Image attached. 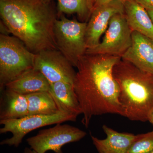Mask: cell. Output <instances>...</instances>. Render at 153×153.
Wrapping results in <instances>:
<instances>
[{
	"label": "cell",
	"instance_id": "44dd1931",
	"mask_svg": "<svg viewBox=\"0 0 153 153\" xmlns=\"http://www.w3.org/2000/svg\"><path fill=\"white\" fill-rule=\"evenodd\" d=\"M114 1V0H95V3H94V5L93 7V9L96 7L104 4L109 2L111 1Z\"/></svg>",
	"mask_w": 153,
	"mask_h": 153
},
{
	"label": "cell",
	"instance_id": "484cf974",
	"mask_svg": "<svg viewBox=\"0 0 153 153\" xmlns=\"http://www.w3.org/2000/svg\"><path fill=\"white\" fill-rule=\"evenodd\" d=\"M152 153H153V152H152Z\"/></svg>",
	"mask_w": 153,
	"mask_h": 153
},
{
	"label": "cell",
	"instance_id": "5b68a950",
	"mask_svg": "<svg viewBox=\"0 0 153 153\" xmlns=\"http://www.w3.org/2000/svg\"><path fill=\"white\" fill-rule=\"evenodd\" d=\"M87 23L69 20L64 16L55 22L54 33L58 50L74 67L87 50L85 41Z\"/></svg>",
	"mask_w": 153,
	"mask_h": 153
},
{
	"label": "cell",
	"instance_id": "9a60e30c",
	"mask_svg": "<svg viewBox=\"0 0 153 153\" xmlns=\"http://www.w3.org/2000/svg\"><path fill=\"white\" fill-rule=\"evenodd\" d=\"M49 92L60 112L77 117L82 114L73 84L64 81H58L50 85Z\"/></svg>",
	"mask_w": 153,
	"mask_h": 153
},
{
	"label": "cell",
	"instance_id": "d4e9b609",
	"mask_svg": "<svg viewBox=\"0 0 153 153\" xmlns=\"http://www.w3.org/2000/svg\"><path fill=\"white\" fill-rule=\"evenodd\" d=\"M153 22V10H146Z\"/></svg>",
	"mask_w": 153,
	"mask_h": 153
},
{
	"label": "cell",
	"instance_id": "2e32d148",
	"mask_svg": "<svg viewBox=\"0 0 153 153\" xmlns=\"http://www.w3.org/2000/svg\"><path fill=\"white\" fill-rule=\"evenodd\" d=\"M27 115L28 104L26 95L7 88L2 91L0 120L16 119Z\"/></svg>",
	"mask_w": 153,
	"mask_h": 153
},
{
	"label": "cell",
	"instance_id": "4316f807",
	"mask_svg": "<svg viewBox=\"0 0 153 153\" xmlns=\"http://www.w3.org/2000/svg\"><path fill=\"white\" fill-rule=\"evenodd\" d=\"M85 1H86V0H85Z\"/></svg>",
	"mask_w": 153,
	"mask_h": 153
},
{
	"label": "cell",
	"instance_id": "ba28073f",
	"mask_svg": "<svg viewBox=\"0 0 153 153\" xmlns=\"http://www.w3.org/2000/svg\"><path fill=\"white\" fill-rule=\"evenodd\" d=\"M132 31L124 13H118L110 19L102 41L88 49L85 54L109 55L121 57L131 46Z\"/></svg>",
	"mask_w": 153,
	"mask_h": 153
},
{
	"label": "cell",
	"instance_id": "603a6c76",
	"mask_svg": "<svg viewBox=\"0 0 153 153\" xmlns=\"http://www.w3.org/2000/svg\"><path fill=\"white\" fill-rule=\"evenodd\" d=\"M38 153L36 151L33 150L31 148H26L24 150V153Z\"/></svg>",
	"mask_w": 153,
	"mask_h": 153
},
{
	"label": "cell",
	"instance_id": "7402d4cb",
	"mask_svg": "<svg viewBox=\"0 0 153 153\" xmlns=\"http://www.w3.org/2000/svg\"><path fill=\"white\" fill-rule=\"evenodd\" d=\"M86 3H87L88 7L91 11L92 12L93 10L94 5V3H95V0H86Z\"/></svg>",
	"mask_w": 153,
	"mask_h": 153
},
{
	"label": "cell",
	"instance_id": "8992f818",
	"mask_svg": "<svg viewBox=\"0 0 153 153\" xmlns=\"http://www.w3.org/2000/svg\"><path fill=\"white\" fill-rule=\"evenodd\" d=\"M76 118L75 116L59 112L51 115H32L16 119L0 120V124L3 126L0 128V133L10 132L13 134L10 138L2 141L0 144L18 147L25 136L33 130L51 125L75 121Z\"/></svg>",
	"mask_w": 153,
	"mask_h": 153
},
{
	"label": "cell",
	"instance_id": "cb8c5ba5",
	"mask_svg": "<svg viewBox=\"0 0 153 153\" xmlns=\"http://www.w3.org/2000/svg\"><path fill=\"white\" fill-rule=\"evenodd\" d=\"M148 121L153 126V110L149 115L148 117Z\"/></svg>",
	"mask_w": 153,
	"mask_h": 153
},
{
	"label": "cell",
	"instance_id": "30bf717a",
	"mask_svg": "<svg viewBox=\"0 0 153 153\" xmlns=\"http://www.w3.org/2000/svg\"><path fill=\"white\" fill-rule=\"evenodd\" d=\"M118 13H124L123 0H114L93 9L85 32L87 49L100 43V38L108 27L110 19Z\"/></svg>",
	"mask_w": 153,
	"mask_h": 153
},
{
	"label": "cell",
	"instance_id": "8fae6325",
	"mask_svg": "<svg viewBox=\"0 0 153 153\" xmlns=\"http://www.w3.org/2000/svg\"><path fill=\"white\" fill-rule=\"evenodd\" d=\"M121 59L142 71L153 74V41L136 31H132L131 46Z\"/></svg>",
	"mask_w": 153,
	"mask_h": 153
},
{
	"label": "cell",
	"instance_id": "ac0fdd59",
	"mask_svg": "<svg viewBox=\"0 0 153 153\" xmlns=\"http://www.w3.org/2000/svg\"><path fill=\"white\" fill-rule=\"evenodd\" d=\"M61 12L68 14L76 13L81 19L90 16L91 12L85 0H57Z\"/></svg>",
	"mask_w": 153,
	"mask_h": 153
},
{
	"label": "cell",
	"instance_id": "5bb4252c",
	"mask_svg": "<svg viewBox=\"0 0 153 153\" xmlns=\"http://www.w3.org/2000/svg\"><path fill=\"white\" fill-rule=\"evenodd\" d=\"M124 14L132 31L153 41V22L147 11L134 0H123Z\"/></svg>",
	"mask_w": 153,
	"mask_h": 153
},
{
	"label": "cell",
	"instance_id": "277c9868",
	"mask_svg": "<svg viewBox=\"0 0 153 153\" xmlns=\"http://www.w3.org/2000/svg\"><path fill=\"white\" fill-rule=\"evenodd\" d=\"M36 54L15 36L0 35V89L25 71L34 68Z\"/></svg>",
	"mask_w": 153,
	"mask_h": 153
},
{
	"label": "cell",
	"instance_id": "7a4b0ae2",
	"mask_svg": "<svg viewBox=\"0 0 153 153\" xmlns=\"http://www.w3.org/2000/svg\"><path fill=\"white\" fill-rule=\"evenodd\" d=\"M46 0H0V15L9 33L35 54L57 49L56 17Z\"/></svg>",
	"mask_w": 153,
	"mask_h": 153
},
{
	"label": "cell",
	"instance_id": "d6986e66",
	"mask_svg": "<svg viewBox=\"0 0 153 153\" xmlns=\"http://www.w3.org/2000/svg\"><path fill=\"white\" fill-rule=\"evenodd\" d=\"M153 152V130L137 135L128 153H152Z\"/></svg>",
	"mask_w": 153,
	"mask_h": 153
},
{
	"label": "cell",
	"instance_id": "ffe728a7",
	"mask_svg": "<svg viewBox=\"0 0 153 153\" xmlns=\"http://www.w3.org/2000/svg\"><path fill=\"white\" fill-rule=\"evenodd\" d=\"M146 10H153V0H134Z\"/></svg>",
	"mask_w": 153,
	"mask_h": 153
},
{
	"label": "cell",
	"instance_id": "e0dca14e",
	"mask_svg": "<svg viewBox=\"0 0 153 153\" xmlns=\"http://www.w3.org/2000/svg\"><path fill=\"white\" fill-rule=\"evenodd\" d=\"M28 104V115H51L60 112L49 91H41L26 95Z\"/></svg>",
	"mask_w": 153,
	"mask_h": 153
},
{
	"label": "cell",
	"instance_id": "9c48e42d",
	"mask_svg": "<svg viewBox=\"0 0 153 153\" xmlns=\"http://www.w3.org/2000/svg\"><path fill=\"white\" fill-rule=\"evenodd\" d=\"M73 67L58 49H46L36 54L34 68L45 76L50 85L58 81L73 85L76 73Z\"/></svg>",
	"mask_w": 153,
	"mask_h": 153
},
{
	"label": "cell",
	"instance_id": "3957f363",
	"mask_svg": "<svg viewBox=\"0 0 153 153\" xmlns=\"http://www.w3.org/2000/svg\"><path fill=\"white\" fill-rule=\"evenodd\" d=\"M113 75L119 88V100L125 117L144 122L153 110V74L140 70L121 59Z\"/></svg>",
	"mask_w": 153,
	"mask_h": 153
},
{
	"label": "cell",
	"instance_id": "4fadbf2b",
	"mask_svg": "<svg viewBox=\"0 0 153 153\" xmlns=\"http://www.w3.org/2000/svg\"><path fill=\"white\" fill-rule=\"evenodd\" d=\"M50 84L40 71L31 68L25 71L16 78L6 84L4 88L21 94L49 91Z\"/></svg>",
	"mask_w": 153,
	"mask_h": 153
},
{
	"label": "cell",
	"instance_id": "52a82bcc",
	"mask_svg": "<svg viewBox=\"0 0 153 153\" xmlns=\"http://www.w3.org/2000/svg\"><path fill=\"white\" fill-rule=\"evenodd\" d=\"M86 132L68 124H57L53 127L41 130L27 141L30 148L38 153L49 151L63 153L62 148L70 143L79 141L86 135Z\"/></svg>",
	"mask_w": 153,
	"mask_h": 153
},
{
	"label": "cell",
	"instance_id": "6da1fadb",
	"mask_svg": "<svg viewBox=\"0 0 153 153\" xmlns=\"http://www.w3.org/2000/svg\"><path fill=\"white\" fill-rule=\"evenodd\" d=\"M121 57L85 54L79 60L73 86L85 127L92 117L105 114L124 117L119 100V88L113 69Z\"/></svg>",
	"mask_w": 153,
	"mask_h": 153
},
{
	"label": "cell",
	"instance_id": "7c38bea8",
	"mask_svg": "<svg viewBox=\"0 0 153 153\" xmlns=\"http://www.w3.org/2000/svg\"><path fill=\"white\" fill-rule=\"evenodd\" d=\"M102 129L106 137L100 139L91 135L93 144L99 153H128L136 135L128 133L119 132L105 125Z\"/></svg>",
	"mask_w": 153,
	"mask_h": 153
}]
</instances>
